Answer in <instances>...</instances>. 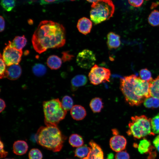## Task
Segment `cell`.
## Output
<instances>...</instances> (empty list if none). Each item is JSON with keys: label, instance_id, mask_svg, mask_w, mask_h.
Listing matches in <instances>:
<instances>
[{"label": "cell", "instance_id": "cell-1", "mask_svg": "<svg viewBox=\"0 0 159 159\" xmlns=\"http://www.w3.org/2000/svg\"><path fill=\"white\" fill-rule=\"evenodd\" d=\"M32 41L34 49L40 54L49 49L62 47L66 42L65 28L51 21H42L34 33Z\"/></svg>", "mask_w": 159, "mask_h": 159}, {"label": "cell", "instance_id": "cell-2", "mask_svg": "<svg viewBox=\"0 0 159 159\" xmlns=\"http://www.w3.org/2000/svg\"><path fill=\"white\" fill-rule=\"evenodd\" d=\"M120 87L125 100L132 106H138L151 97L149 83L134 74L121 78Z\"/></svg>", "mask_w": 159, "mask_h": 159}, {"label": "cell", "instance_id": "cell-3", "mask_svg": "<svg viewBox=\"0 0 159 159\" xmlns=\"http://www.w3.org/2000/svg\"><path fill=\"white\" fill-rule=\"evenodd\" d=\"M65 138L57 126L41 127L36 134V140L39 144L55 152L61 150Z\"/></svg>", "mask_w": 159, "mask_h": 159}, {"label": "cell", "instance_id": "cell-4", "mask_svg": "<svg viewBox=\"0 0 159 159\" xmlns=\"http://www.w3.org/2000/svg\"><path fill=\"white\" fill-rule=\"evenodd\" d=\"M44 123L46 126H57L65 118L67 111L62 107L58 98L44 101L43 103Z\"/></svg>", "mask_w": 159, "mask_h": 159}, {"label": "cell", "instance_id": "cell-5", "mask_svg": "<svg viewBox=\"0 0 159 159\" xmlns=\"http://www.w3.org/2000/svg\"><path fill=\"white\" fill-rule=\"evenodd\" d=\"M115 6L111 0H99L92 3L90 19L97 24L109 19L114 12Z\"/></svg>", "mask_w": 159, "mask_h": 159}, {"label": "cell", "instance_id": "cell-6", "mask_svg": "<svg viewBox=\"0 0 159 159\" xmlns=\"http://www.w3.org/2000/svg\"><path fill=\"white\" fill-rule=\"evenodd\" d=\"M129 129L127 132L128 135H132L140 139L148 135H154L152 131L150 119L145 115L131 117L128 124Z\"/></svg>", "mask_w": 159, "mask_h": 159}, {"label": "cell", "instance_id": "cell-7", "mask_svg": "<svg viewBox=\"0 0 159 159\" xmlns=\"http://www.w3.org/2000/svg\"><path fill=\"white\" fill-rule=\"evenodd\" d=\"M110 75L111 72L109 69L95 64L91 68L88 77L90 83L96 85L109 82Z\"/></svg>", "mask_w": 159, "mask_h": 159}, {"label": "cell", "instance_id": "cell-8", "mask_svg": "<svg viewBox=\"0 0 159 159\" xmlns=\"http://www.w3.org/2000/svg\"><path fill=\"white\" fill-rule=\"evenodd\" d=\"M22 50H19L7 45L3 50L2 57L6 66L13 64H18L20 62Z\"/></svg>", "mask_w": 159, "mask_h": 159}, {"label": "cell", "instance_id": "cell-9", "mask_svg": "<svg viewBox=\"0 0 159 159\" xmlns=\"http://www.w3.org/2000/svg\"><path fill=\"white\" fill-rule=\"evenodd\" d=\"M96 60L95 55L91 50L85 49L78 54L76 57V62L80 67L89 69L92 68Z\"/></svg>", "mask_w": 159, "mask_h": 159}, {"label": "cell", "instance_id": "cell-10", "mask_svg": "<svg viewBox=\"0 0 159 159\" xmlns=\"http://www.w3.org/2000/svg\"><path fill=\"white\" fill-rule=\"evenodd\" d=\"M127 141L123 136L119 135H115L111 138L110 141V148L113 151L119 152L125 148Z\"/></svg>", "mask_w": 159, "mask_h": 159}, {"label": "cell", "instance_id": "cell-11", "mask_svg": "<svg viewBox=\"0 0 159 159\" xmlns=\"http://www.w3.org/2000/svg\"><path fill=\"white\" fill-rule=\"evenodd\" d=\"M90 151L87 155L81 159H104L103 152L101 147L93 140L89 142Z\"/></svg>", "mask_w": 159, "mask_h": 159}, {"label": "cell", "instance_id": "cell-12", "mask_svg": "<svg viewBox=\"0 0 159 159\" xmlns=\"http://www.w3.org/2000/svg\"><path fill=\"white\" fill-rule=\"evenodd\" d=\"M92 27V21L85 17L80 19L77 24V27L78 31L84 35L89 33L91 31Z\"/></svg>", "mask_w": 159, "mask_h": 159}, {"label": "cell", "instance_id": "cell-13", "mask_svg": "<svg viewBox=\"0 0 159 159\" xmlns=\"http://www.w3.org/2000/svg\"><path fill=\"white\" fill-rule=\"evenodd\" d=\"M70 114L73 119L80 120L85 118L87 113L86 110L83 107L80 105H75L70 110Z\"/></svg>", "mask_w": 159, "mask_h": 159}, {"label": "cell", "instance_id": "cell-14", "mask_svg": "<svg viewBox=\"0 0 159 159\" xmlns=\"http://www.w3.org/2000/svg\"><path fill=\"white\" fill-rule=\"evenodd\" d=\"M7 78L11 80H15L20 76L22 70L20 66L18 64H14L7 66Z\"/></svg>", "mask_w": 159, "mask_h": 159}, {"label": "cell", "instance_id": "cell-15", "mask_svg": "<svg viewBox=\"0 0 159 159\" xmlns=\"http://www.w3.org/2000/svg\"><path fill=\"white\" fill-rule=\"evenodd\" d=\"M107 45L109 49H112L118 47L120 45V36L115 33L110 32L107 36Z\"/></svg>", "mask_w": 159, "mask_h": 159}, {"label": "cell", "instance_id": "cell-16", "mask_svg": "<svg viewBox=\"0 0 159 159\" xmlns=\"http://www.w3.org/2000/svg\"><path fill=\"white\" fill-rule=\"evenodd\" d=\"M27 40L24 35L16 36L12 41H9L8 44L10 47L19 50H22L27 43Z\"/></svg>", "mask_w": 159, "mask_h": 159}, {"label": "cell", "instance_id": "cell-17", "mask_svg": "<svg viewBox=\"0 0 159 159\" xmlns=\"http://www.w3.org/2000/svg\"><path fill=\"white\" fill-rule=\"evenodd\" d=\"M13 152L15 154L22 155L27 152L28 146L24 141L18 140L15 141L13 145Z\"/></svg>", "mask_w": 159, "mask_h": 159}, {"label": "cell", "instance_id": "cell-18", "mask_svg": "<svg viewBox=\"0 0 159 159\" xmlns=\"http://www.w3.org/2000/svg\"><path fill=\"white\" fill-rule=\"evenodd\" d=\"M87 82L86 76L83 74L77 75L71 80V85L73 90H75L85 85Z\"/></svg>", "mask_w": 159, "mask_h": 159}, {"label": "cell", "instance_id": "cell-19", "mask_svg": "<svg viewBox=\"0 0 159 159\" xmlns=\"http://www.w3.org/2000/svg\"><path fill=\"white\" fill-rule=\"evenodd\" d=\"M47 64L48 66L51 69L56 70L61 67L62 60L57 55H52L47 58Z\"/></svg>", "mask_w": 159, "mask_h": 159}, {"label": "cell", "instance_id": "cell-20", "mask_svg": "<svg viewBox=\"0 0 159 159\" xmlns=\"http://www.w3.org/2000/svg\"><path fill=\"white\" fill-rule=\"evenodd\" d=\"M149 92L151 97L159 99V76L149 82Z\"/></svg>", "mask_w": 159, "mask_h": 159}, {"label": "cell", "instance_id": "cell-21", "mask_svg": "<svg viewBox=\"0 0 159 159\" xmlns=\"http://www.w3.org/2000/svg\"><path fill=\"white\" fill-rule=\"evenodd\" d=\"M90 106L94 113L101 112L103 108V103L102 99L98 97L93 98L90 102Z\"/></svg>", "mask_w": 159, "mask_h": 159}, {"label": "cell", "instance_id": "cell-22", "mask_svg": "<svg viewBox=\"0 0 159 159\" xmlns=\"http://www.w3.org/2000/svg\"><path fill=\"white\" fill-rule=\"evenodd\" d=\"M69 143L74 147H79L83 145L84 141L82 137L77 134H72L69 137Z\"/></svg>", "mask_w": 159, "mask_h": 159}, {"label": "cell", "instance_id": "cell-23", "mask_svg": "<svg viewBox=\"0 0 159 159\" xmlns=\"http://www.w3.org/2000/svg\"><path fill=\"white\" fill-rule=\"evenodd\" d=\"M144 106L148 108H157L159 107V99L152 97L146 98L143 102Z\"/></svg>", "mask_w": 159, "mask_h": 159}, {"label": "cell", "instance_id": "cell-24", "mask_svg": "<svg viewBox=\"0 0 159 159\" xmlns=\"http://www.w3.org/2000/svg\"><path fill=\"white\" fill-rule=\"evenodd\" d=\"M148 20L149 24L154 26L159 25V11L154 10L149 15Z\"/></svg>", "mask_w": 159, "mask_h": 159}, {"label": "cell", "instance_id": "cell-25", "mask_svg": "<svg viewBox=\"0 0 159 159\" xmlns=\"http://www.w3.org/2000/svg\"><path fill=\"white\" fill-rule=\"evenodd\" d=\"M151 146L150 143L148 140L143 139L140 141L138 146V150L141 154L148 152Z\"/></svg>", "mask_w": 159, "mask_h": 159}, {"label": "cell", "instance_id": "cell-26", "mask_svg": "<svg viewBox=\"0 0 159 159\" xmlns=\"http://www.w3.org/2000/svg\"><path fill=\"white\" fill-rule=\"evenodd\" d=\"M34 74L37 76L40 77L44 75L46 72V67L41 64H37L34 65L32 69Z\"/></svg>", "mask_w": 159, "mask_h": 159}, {"label": "cell", "instance_id": "cell-27", "mask_svg": "<svg viewBox=\"0 0 159 159\" xmlns=\"http://www.w3.org/2000/svg\"><path fill=\"white\" fill-rule=\"evenodd\" d=\"M90 148V147L85 145L78 147L75 151V156L80 158H83L87 155Z\"/></svg>", "mask_w": 159, "mask_h": 159}, {"label": "cell", "instance_id": "cell-28", "mask_svg": "<svg viewBox=\"0 0 159 159\" xmlns=\"http://www.w3.org/2000/svg\"><path fill=\"white\" fill-rule=\"evenodd\" d=\"M61 102L62 107L67 111L71 110L73 106V100L68 95L64 96Z\"/></svg>", "mask_w": 159, "mask_h": 159}, {"label": "cell", "instance_id": "cell-29", "mask_svg": "<svg viewBox=\"0 0 159 159\" xmlns=\"http://www.w3.org/2000/svg\"><path fill=\"white\" fill-rule=\"evenodd\" d=\"M152 132L155 134H159V114L150 119Z\"/></svg>", "mask_w": 159, "mask_h": 159}, {"label": "cell", "instance_id": "cell-30", "mask_svg": "<svg viewBox=\"0 0 159 159\" xmlns=\"http://www.w3.org/2000/svg\"><path fill=\"white\" fill-rule=\"evenodd\" d=\"M1 5L4 9L9 11L14 7L15 2L14 0H1Z\"/></svg>", "mask_w": 159, "mask_h": 159}, {"label": "cell", "instance_id": "cell-31", "mask_svg": "<svg viewBox=\"0 0 159 159\" xmlns=\"http://www.w3.org/2000/svg\"><path fill=\"white\" fill-rule=\"evenodd\" d=\"M140 78L143 80L150 82L153 80L151 72L147 69H141L139 72Z\"/></svg>", "mask_w": 159, "mask_h": 159}, {"label": "cell", "instance_id": "cell-32", "mask_svg": "<svg viewBox=\"0 0 159 159\" xmlns=\"http://www.w3.org/2000/svg\"><path fill=\"white\" fill-rule=\"evenodd\" d=\"M42 157L41 152L38 149L33 148L29 152V159H42Z\"/></svg>", "mask_w": 159, "mask_h": 159}, {"label": "cell", "instance_id": "cell-33", "mask_svg": "<svg viewBox=\"0 0 159 159\" xmlns=\"http://www.w3.org/2000/svg\"><path fill=\"white\" fill-rule=\"evenodd\" d=\"M0 79L7 78V72L6 70V66L4 61L1 54H0Z\"/></svg>", "mask_w": 159, "mask_h": 159}, {"label": "cell", "instance_id": "cell-34", "mask_svg": "<svg viewBox=\"0 0 159 159\" xmlns=\"http://www.w3.org/2000/svg\"><path fill=\"white\" fill-rule=\"evenodd\" d=\"M115 159H130V156L126 151H122L116 153Z\"/></svg>", "mask_w": 159, "mask_h": 159}, {"label": "cell", "instance_id": "cell-35", "mask_svg": "<svg viewBox=\"0 0 159 159\" xmlns=\"http://www.w3.org/2000/svg\"><path fill=\"white\" fill-rule=\"evenodd\" d=\"M129 4L135 7H140L143 4L144 0H128Z\"/></svg>", "mask_w": 159, "mask_h": 159}, {"label": "cell", "instance_id": "cell-36", "mask_svg": "<svg viewBox=\"0 0 159 159\" xmlns=\"http://www.w3.org/2000/svg\"><path fill=\"white\" fill-rule=\"evenodd\" d=\"M62 54V59L64 62L69 61L74 57L73 55L69 54L68 51L63 52Z\"/></svg>", "mask_w": 159, "mask_h": 159}, {"label": "cell", "instance_id": "cell-37", "mask_svg": "<svg viewBox=\"0 0 159 159\" xmlns=\"http://www.w3.org/2000/svg\"><path fill=\"white\" fill-rule=\"evenodd\" d=\"M4 145L3 143L0 140V156L1 158L6 157L8 154V152L5 151L4 149Z\"/></svg>", "mask_w": 159, "mask_h": 159}, {"label": "cell", "instance_id": "cell-38", "mask_svg": "<svg viewBox=\"0 0 159 159\" xmlns=\"http://www.w3.org/2000/svg\"><path fill=\"white\" fill-rule=\"evenodd\" d=\"M154 145L159 152V135L157 136L153 141Z\"/></svg>", "mask_w": 159, "mask_h": 159}, {"label": "cell", "instance_id": "cell-39", "mask_svg": "<svg viewBox=\"0 0 159 159\" xmlns=\"http://www.w3.org/2000/svg\"><path fill=\"white\" fill-rule=\"evenodd\" d=\"M5 26V22L4 18L0 16V31L1 32H3Z\"/></svg>", "mask_w": 159, "mask_h": 159}, {"label": "cell", "instance_id": "cell-40", "mask_svg": "<svg viewBox=\"0 0 159 159\" xmlns=\"http://www.w3.org/2000/svg\"><path fill=\"white\" fill-rule=\"evenodd\" d=\"M0 112H1L4 110L6 107V105L4 101L1 99H0Z\"/></svg>", "mask_w": 159, "mask_h": 159}, {"label": "cell", "instance_id": "cell-41", "mask_svg": "<svg viewBox=\"0 0 159 159\" xmlns=\"http://www.w3.org/2000/svg\"><path fill=\"white\" fill-rule=\"evenodd\" d=\"M112 133L113 134L115 135H117L118 132L117 130H116L115 129H113L112 130Z\"/></svg>", "mask_w": 159, "mask_h": 159}, {"label": "cell", "instance_id": "cell-42", "mask_svg": "<svg viewBox=\"0 0 159 159\" xmlns=\"http://www.w3.org/2000/svg\"><path fill=\"white\" fill-rule=\"evenodd\" d=\"M70 0L72 1H73L75 0ZM86 0L90 2L93 3V2H96L99 0Z\"/></svg>", "mask_w": 159, "mask_h": 159}, {"label": "cell", "instance_id": "cell-43", "mask_svg": "<svg viewBox=\"0 0 159 159\" xmlns=\"http://www.w3.org/2000/svg\"><path fill=\"white\" fill-rule=\"evenodd\" d=\"M28 23L30 24H32L33 23V21L31 19H29L28 20Z\"/></svg>", "mask_w": 159, "mask_h": 159}, {"label": "cell", "instance_id": "cell-44", "mask_svg": "<svg viewBox=\"0 0 159 159\" xmlns=\"http://www.w3.org/2000/svg\"><path fill=\"white\" fill-rule=\"evenodd\" d=\"M48 2H52L55 1V0H44Z\"/></svg>", "mask_w": 159, "mask_h": 159}, {"label": "cell", "instance_id": "cell-45", "mask_svg": "<svg viewBox=\"0 0 159 159\" xmlns=\"http://www.w3.org/2000/svg\"><path fill=\"white\" fill-rule=\"evenodd\" d=\"M32 0L33 1H37V0Z\"/></svg>", "mask_w": 159, "mask_h": 159}, {"label": "cell", "instance_id": "cell-46", "mask_svg": "<svg viewBox=\"0 0 159 159\" xmlns=\"http://www.w3.org/2000/svg\"><path fill=\"white\" fill-rule=\"evenodd\" d=\"M4 159H10V158H5Z\"/></svg>", "mask_w": 159, "mask_h": 159}, {"label": "cell", "instance_id": "cell-47", "mask_svg": "<svg viewBox=\"0 0 159 159\" xmlns=\"http://www.w3.org/2000/svg\"></svg>", "mask_w": 159, "mask_h": 159}]
</instances>
